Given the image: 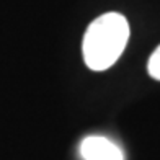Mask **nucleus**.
Here are the masks:
<instances>
[{"instance_id":"nucleus-1","label":"nucleus","mask_w":160,"mask_h":160,"mask_svg":"<svg viewBox=\"0 0 160 160\" xmlns=\"http://www.w3.org/2000/svg\"><path fill=\"white\" fill-rule=\"evenodd\" d=\"M129 39L128 20L116 12L105 13L88 25L82 41V54L87 67L103 72L119 59Z\"/></svg>"},{"instance_id":"nucleus-2","label":"nucleus","mask_w":160,"mask_h":160,"mask_svg":"<svg viewBox=\"0 0 160 160\" xmlns=\"http://www.w3.org/2000/svg\"><path fill=\"white\" fill-rule=\"evenodd\" d=\"M83 160H124V154L113 141L101 136H88L80 142Z\"/></svg>"},{"instance_id":"nucleus-3","label":"nucleus","mask_w":160,"mask_h":160,"mask_svg":"<svg viewBox=\"0 0 160 160\" xmlns=\"http://www.w3.org/2000/svg\"><path fill=\"white\" fill-rule=\"evenodd\" d=\"M147 72L152 78L160 80V46H157V49L152 52V56L149 57L147 62Z\"/></svg>"}]
</instances>
